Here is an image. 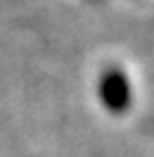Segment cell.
<instances>
[{
	"label": "cell",
	"instance_id": "obj_1",
	"mask_svg": "<svg viewBox=\"0 0 154 157\" xmlns=\"http://www.w3.org/2000/svg\"><path fill=\"white\" fill-rule=\"evenodd\" d=\"M97 93H100V100L109 112L114 114H121L130 107V83H128V76L121 67H107L100 76V83H97Z\"/></svg>",
	"mask_w": 154,
	"mask_h": 157
}]
</instances>
